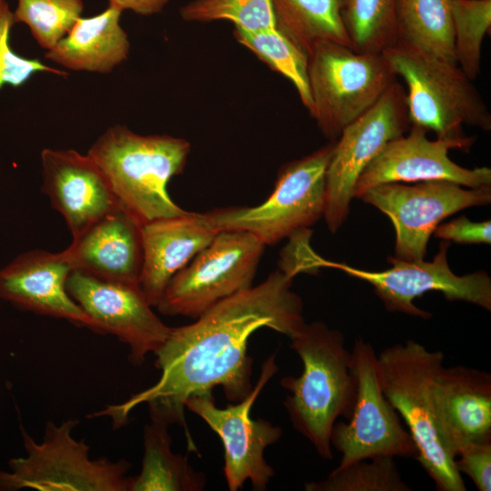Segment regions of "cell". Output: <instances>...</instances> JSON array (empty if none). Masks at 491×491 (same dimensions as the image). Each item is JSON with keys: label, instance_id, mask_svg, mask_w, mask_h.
Returning <instances> with one entry per match:
<instances>
[{"label": "cell", "instance_id": "29", "mask_svg": "<svg viewBox=\"0 0 491 491\" xmlns=\"http://www.w3.org/2000/svg\"><path fill=\"white\" fill-rule=\"evenodd\" d=\"M306 491H411L393 457H376L335 468L320 481L305 484Z\"/></svg>", "mask_w": 491, "mask_h": 491}, {"label": "cell", "instance_id": "26", "mask_svg": "<svg viewBox=\"0 0 491 491\" xmlns=\"http://www.w3.org/2000/svg\"><path fill=\"white\" fill-rule=\"evenodd\" d=\"M396 2L344 0L342 17L353 50L379 54L396 45Z\"/></svg>", "mask_w": 491, "mask_h": 491}, {"label": "cell", "instance_id": "4", "mask_svg": "<svg viewBox=\"0 0 491 491\" xmlns=\"http://www.w3.org/2000/svg\"><path fill=\"white\" fill-rule=\"evenodd\" d=\"M441 351L406 340L385 348L376 356L385 396L407 426L417 448V458L440 491H466L455 459L441 439L434 396L435 378L444 365Z\"/></svg>", "mask_w": 491, "mask_h": 491}, {"label": "cell", "instance_id": "28", "mask_svg": "<svg viewBox=\"0 0 491 491\" xmlns=\"http://www.w3.org/2000/svg\"><path fill=\"white\" fill-rule=\"evenodd\" d=\"M456 62L475 80L480 73L484 37L490 34L491 0H451Z\"/></svg>", "mask_w": 491, "mask_h": 491}, {"label": "cell", "instance_id": "27", "mask_svg": "<svg viewBox=\"0 0 491 491\" xmlns=\"http://www.w3.org/2000/svg\"><path fill=\"white\" fill-rule=\"evenodd\" d=\"M236 40L296 87L305 107L311 113L308 57L276 27L249 32L235 27Z\"/></svg>", "mask_w": 491, "mask_h": 491}, {"label": "cell", "instance_id": "10", "mask_svg": "<svg viewBox=\"0 0 491 491\" xmlns=\"http://www.w3.org/2000/svg\"><path fill=\"white\" fill-rule=\"evenodd\" d=\"M410 126L406 90L396 80L368 110L344 128L334 143L325 178L323 217L331 233H336L346 220L362 172Z\"/></svg>", "mask_w": 491, "mask_h": 491}, {"label": "cell", "instance_id": "23", "mask_svg": "<svg viewBox=\"0 0 491 491\" xmlns=\"http://www.w3.org/2000/svg\"><path fill=\"white\" fill-rule=\"evenodd\" d=\"M343 5L344 0H272L276 27L307 56L320 43L352 48Z\"/></svg>", "mask_w": 491, "mask_h": 491}, {"label": "cell", "instance_id": "16", "mask_svg": "<svg viewBox=\"0 0 491 491\" xmlns=\"http://www.w3.org/2000/svg\"><path fill=\"white\" fill-rule=\"evenodd\" d=\"M428 131L411 125L408 134L390 141L365 168L354 188V198L367 189L386 183L449 181L469 188L491 185V169H468L453 162L448 152L469 149L475 138L430 140Z\"/></svg>", "mask_w": 491, "mask_h": 491}, {"label": "cell", "instance_id": "30", "mask_svg": "<svg viewBox=\"0 0 491 491\" xmlns=\"http://www.w3.org/2000/svg\"><path fill=\"white\" fill-rule=\"evenodd\" d=\"M83 9V0H17L14 17L15 23L26 24L48 51L68 34Z\"/></svg>", "mask_w": 491, "mask_h": 491}, {"label": "cell", "instance_id": "31", "mask_svg": "<svg viewBox=\"0 0 491 491\" xmlns=\"http://www.w3.org/2000/svg\"><path fill=\"white\" fill-rule=\"evenodd\" d=\"M180 15L193 22L227 20L249 32L276 27L272 0H193Z\"/></svg>", "mask_w": 491, "mask_h": 491}, {"label": "cell", "instance_id": "12", "mask_svg": "<svg viewBox=\"0 0 491 491\" xmlns=\"http://www.w3.org/2000/svg\"><path fill=\"white\" fill-rule=\"evenodd\" d=\"M386 215L396 232L394 257L409 262L424 260L430 236L451 215L491 202V185L465 188L449 181L416 185L386 183L366 190L360 196Z\"/></svg>", "mask_w": 491, "mask_h": 491}, {"label": "cell", "instance_id": "15", "mask_svg": "<svg viewBox=\"0 0 491 491\" xmlns=\"http://www.w3.org/2000/svg\"><path fill=\"white\" fill-rule=\"evenodd\" d=\"M66 290L100 329L129 347L139 366L166 340L171 328L154 313L139 285L101 279L72 270Z\"/></svg>", "mask_w": 491, "mask_h": 491}, {"label": "cell", "instance_id": "22", "mask_svg": "<svg viewBox=\"0 0 491 491\" xmlns=\"http://www.w3.org/2000/svg\"><path fill=\"white\" fill-rule=\"evenodd\" d=\"M120 9L109 5L101 14L79 17L45 58L75 70L108 73L126 59L130 44L119 24Z\"/></svg>", "mask_w": 491, "mask_h": 491}, {"label": "cell", "instance_id": "18", "mask_svg": "<svg viewBox=\"0 0 491 491\" xmlns=\"http://www.w3.org/2000/svg\"><path fill=\"white\" fill-rule=\"evenodd\" d=\"M42 191L65 218L75 238L119 203L103 173L87 155L73 149L41 152Z\"/></svg>", "mask_w": 491, "mask_h": 491}, {"label": "cell", "instance_id": "14", "mask_svg": "<svg viewBox=\"0 0 491 491\" xmlns=\"http://www.w3.org/2000/svg\"><path fill=\"white\" fill-rule=\"evenodd\" d=\"M449 242L440 243L438 253L431 262L404 261L388 258L389 269L367 271L346 264L322 259L318 266L333 267L350 276L366 281L391 312H399L427 319L431 314L417 307L414 300L426 292L437 291L449 301H464L491 311V279L487 273L478 271L466 276L453 273L447 263Z\"/></svg>", "mask_w": 491, "mask_h": 491}, {"label": "cell", "instance_id": "24", "mask_svg": "<svg viewBox=\"0 0 491 491\" xmlns=\"http://www.w3.org/2000/svg\"><path fill=\"white\" fill-rule=\"evenodd\" d=\"M205 486V476L172 451L168 425L151 420L144 430L142 468L131 476L129 491H201Z\"/></svg>", "mask_w": 491, "mask_h": 491}, {"label": "cell", "instance_id": "34", "mask_svg": "<svg viewBox=\"0 0 491 491\" xmlns=\"http://www.w3.org/2000/svg\"><path fill=\"white\" fill-rule=\"evenodd\" d=\"M433 235L443 240L459 244L491 243V222H473L462 215L447 223L438 225Z\"/></svg>", "mask_w": 491, "mask_h": 491}, {"label": "cell", "instance_id": "9", "mask_svg": "<svg viewBox=\"0 0 491 491\" xmlns=\"http://www.w3.org/2000/svg\"><path fill=\"white\" fill-rule=\"evenodd\" d=\"M265 245L241 230L219 231L165 287L157 306L165 316L193 319L253 286Z\"/></svg>", "mask_w": 491, "mask_h": 491}, {"label": "cell", "instance_id": "20", "mask_svg": "<svg viewBox=\"0 0 491 491\" xmlns=\"http://www.w3.org/2000/svg\"><path fill=\"white\" fill-rule=\"evenodd\" d=\"M219 231L207 212H188L142 225L143 262L139 287L155 307L170 280Z\"/></svg>", "mask_w": 491, "mask_h": 491}, {"label": "cell", "instance_id": "6", "mask_svg": "<svg viewBox=\"0 0 491 491\" xmlns=\"http://www.w3.org/2000/svg\"><path fill=\"white\" fill-rule=\"evenodd\" d=\"M406 85L411 125L440 138L464 137L463 125L491 129V114L478 90L457 64L401 45L382 52Z\"/></svg>", "mask_w": 491, "mask_h": 491}, {"label": "cell", "instance_id": "2", "mask_svg": "<svg viewBox=\"0 0 491 491\" xmlns=\"http://www.w3.org/2000/svg\"><path fill=\"white\" fill-rule=\"evenodd\" d=\"M303 363L299 376H284V401L294 428L324 459L331 460V434L338 417L348 418L356 395L352 353L344 335L323 321L306 323L291 338Z\"/></svg>", "mask_w": 491, "mask_h": 491}, {"label": "cell", "instance_id": "13", "mask_svg": "<svg viewBox=\"0 0 491 491\" xmlns=\"http://www.w3.org/2000/svg\"><path fill=\"white\" fill-rule=\"evenodd\" d=\"M277 371L276 356H271L263 363L252 391L225 408L215 406L212 393L192 396L185 402V407L200 416L222 440L224 475L230 491L241 489L247 480L255 489L265 490L275 475L264 457V451L280 439L283 430L266 419L251 418L250 411L257 396Z\"/></svg>", "mask_w": 491, "mask_h": 491}, {"label": "cell", "instance_id": "8", "mask_svg": "<svg viewBox=\"0 0 491 491\" xmlns=\"http://www.w3.org/2000/svg\"><path fill=\"white\" fill-rule=\"evenodd\" d=\"M333 145L331 143L285 165L273 191L260 205L207 212L216 229L248 232L265 246L308 229L324 216L326 171Z\"/></svg>", "mask_w": 491, "mask_h": 491}, {"label": "cell", "instance_id": "21", "mask_svg": "<svg viewBox=\"0 0 491 491\" xmlns=\"http://www.w3.org/2000/svg\"><path fill=\"white\" fill-rule=\"evenodd\" d=\"M438 431L455 459L466 443L491 437V375L465 366L439 368L434 386Z\"/></svg>", "mask_w": 491, "mask_h": 491}, {"label": "cell", "instance_id": "17", "mask_svg": "<svg viewBox=\"0 0 491 491\" xmlns=\"http://www.w3.org/2000/svg\"><path fill=\"white\" fill-rule=\"evenodd\" d=\"M73 268L65 251L23 253L0 269V298L33 313L65 319L100 334V329L66 290Z\"/></svg>", "mask_w": 491, "mask_h": 491}, {"label": "cell", "instance_id": "5", "mask_svg": "<svg viewBox=\"0 0 491 491\" xmlns=\"http://www.w3.org/2000/svg\"><path fill=\"white\" fill-rule=\"evenodd\" d=\"M76 419L59 425L48 421L44 439L37 443L21 427L26 456L9 460V471L0 470V490L129 491L131 463L121 458L91 459L89 446L76 440Z\"/></svg>", "mask_w": 491, "mask_h": 491}, {"label": "cell", "instance_id": "33", "mask_svg": "<svg viewBox=\"0 0 491 491\" xmlns=\"http://www.w3.org/2000/svg\"><path fill=\"white\" fill-rule=\"evenodd\" d=\"M455 464L458 472L466 474L479 491L491 490V437L462 446Z\"/></svg>", "mask_w": 491, "mask_h": 491}, {"label": "cell", "instance_id": "25", "mask_svg": "<svg viewBox=\"0 0 491 491\" xmlns=\"http://www.w3.org/2000/svg\"><path fill=\"white\" fill-rule=\"evenodd\" d=\"M396 45L455 63L451 0H397Z\"/></svg>", "mask_w": 491, "mask_h": 491}, {"label": "cell", "instance_id": "35", "mask_svg": "<svg viewBox=\"0 0 491 491\" xmlns=\"http://www.w3.org/2000/svg\"><path fill=\"white\" fill-rule=\"evenodd\" d=\"M169 0H109V5L121 11L131 10L142 15H151L161 12Z\"/></svg>", "mask_w": 491, "mask_h": 491}, {"label": "cell", "instance_id": "32", "mask_svg": "<svg viewBox=\"0 0 491 491\" xmlns=\"http://www.w3.org/2000/svg\"><path fill=\"white\" fill-rule=\"evenodd\" d=\"M15 24L14 13L5 0H0V88L5 85L19 87L37 72H49L67 76L66 72L47 66L37 59L20 56L10 45V34Z\"/></svg>", "mask_w": 491, "mask_h": 491}, {"label": "cell", "instance_id": "19", "mask_svg": "<svg viewBox=\"0 0 491 491\" xmlns=\"http://www.w3.org/2000/svg\"><path fill=\"white\" fill-rule=\"evenodd\" d=\"M142 222L120 204L73 238L65 249L73 270L139 285L143 262Z\"/></svg>", "mask_w": 491, "mask_h": 491}, {"label": "cell", "instance_id": "1", "mask_svg": "<svg viewBox=\"0 0 491 491\" xmlns=\"http://www.w3.org/2000/svg\"><path fill=\"white\" fill-rule=\"evenodd\" d=\"M301 272V265L283 258L261 284L220 301L192 324L172 327L154 354L159 380L97 415L109 416L118 427L135 406L146 404L151 420L186 428L185 408L190 396L220 386L231 403L243 400L253 389V359L247 354L253 333L266 327L291 339L306 325L302 299L291 289Z\"/></svg>", "mask_w": 491, "mask_h": 491}, {"label": "cell", "instance_id": "3", "mask_svg": "<svg viewBox=\"0 0 491 491\" xmlns=\"http://www.w3.org/2000/svg\"><path fill=\"white\" fill-rule=\"evenodd\" d=\"M188 141L166 135H142L123 125L108 128L87 152L117 202L142 224L185 212L170 197L167 185L183 172Z\"/></svg>", "mask_w": 491, "mask_h": 491}, {"label": "cell", "instance_id": "11", "mask_svg": "<svg viewBox=\"0 0 491 491\" xmlns=\"http://www.w3.org/2000/svg\"><path fill=\"white\" fill-rule=\"evenodd\" d=\"M351 353L356 395L347 422H336L332 430L331 446L341 453L336 468L376 457L416 459L409 431L383 393L373 346L357 337Z\"/></svg>", "mask_w": 491, "mask_h": 491}, {"label": "cell", "instance_id": "7", "mask_svg": "<svg viewBox=\"0 0 491 491\" xmlns=\"http://www.w3.org/2000/svg\"><path fill=\"white\" fill-rule=\"evenodd\" d=\"M311 115L330 140L368 110L396 80L382 53H358L335 43L308 54Z\"/></svg>", "mask_w": 491, "mask_h": 491}]
</instances>
